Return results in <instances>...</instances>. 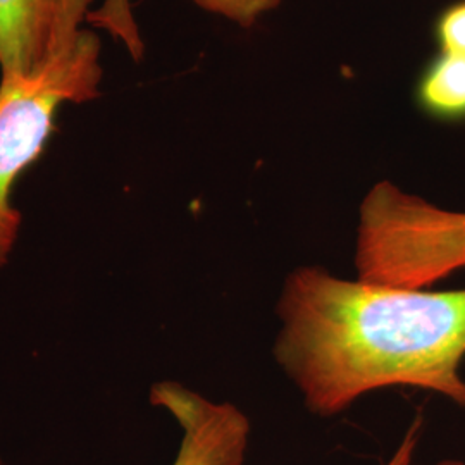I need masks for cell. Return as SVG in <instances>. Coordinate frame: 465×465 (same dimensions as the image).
<instances>
[{
	"mask_svg": "<svg viewBox=\"0 0 465 465\" xmlns=\"http://www.w3.org/2000/svg\"><path fill=\"white\" fill-rule=\"evenodd\" d=\"M417 100L432 117L465 119V54L438 52L419 80Z\"/></svg>",
	"mask_w": 465,
	"mask_h": 465,
	"instance_id": "6",
	"label": "cell"
},
{
	"mask_svg": "<svg viewBox=\"0 0 465 465\" xmlns=\"http://www.w3.org/2000/svg\"><path fill=\"white\" fill-rule=\"evenodd\" d=\"M278 316L274 359L316 416L395 386L465 409V288H405L300 266L282 284Z\"/></svg>",
	"mask_w": 465,
	"mask_h": 465,
	"instance_id": "1",
	"label": "cell"
},
{
	"mask_svg": "<svg viewBox=\"0 0 465 465\" xmlns=\"http://www.w3.org/2000/svg\"><path fill=\"white\" fill-rule=\"evenodd\" d=\"M97 0H0V80L26 76L69 49Z\"/></svg>",
	"mask_w": 465,
	"mask_h": 465,
	"instance_id": "4",
	"label": "cell"
},
{
	"mask_svg": "<svg viewBox=\"0 0 465 465\" xmlns=\"http://www.w3.org/2000/svg\"><path fill=\"white\" fill-rule=\"evenodd\" d=\"M200 9L226 17L242 28H252L259 19L278 9L282 0H190Z\"/></svg>",
	"mask_w": 465,
	"mask_h": 465,
	"instance_id": "8",
	"label": "cell"
},
{
	"mask_svg": "<svg viewBox=\"0 0 465 465\" xmlns=\"http://www.w3.org/2000/svg\"><path fill=\"white\" fill-rule=\"evenodd\" d=\"M102 80V42L92 28L32 74L0 80V271L23 223L13 202L17 180L44 153L59 113L99 99Z\"/></svg>",
	"mask_w": 465,
	"mask_h": 465,
	"instance_id": "2",
	"label": "cell"
},
{
	"mask_svg": "<svg viewBox=\"0 0 465 465\" xmlns=\"http://www.w3.org/2000/svg\"><path fill=\"white\" fill-rule=\"evenodd\" d=\"M420 465H465V462L464 460H460V459H441V460H438V462H434V464Z\"/></svg>",
	"mask_w": 465,
	"mask_h": 465,
	"instance_id": "11",
	"label": "cell"
},
{
	"mask_svg": "<svg viewBox=\"0 0 465 465\" xmlns=\"http://www.w3.org/2000/svg\"><path fill=\"white\" fill-rule=\"evenodd\" d=\"M0 465H2V460H0Z\"/></svg>",
	"mask_w": 465,
	"mask_h": 465,
	"instance_id": "12",
	"label": "cell"
},
{
	"mask_svg": "<svg viewBox=\"0 0 465 465\" xmlns=\"http://www.w3.org/2000/svg\"><path fill=\"white\" fill-rule=\"evenodd\" d=\"M92 30H104L119 42L134 63L145 55V44L134 17L132 0H102L88 17Z\"/></svg>",
	"mask_w": 465,
	"mask_h": 465,
	"instance_id": "7",
	"label": "cell"
},
{
	"mask_svg": "<svg viewBox=\"0 0 465 465\" xmlns=\"http://www.w3.org/2000/svg\"><path fill=\"white\" fill-rule=\"evenodd\" d=\"M150 403L164 409L182 430L173 465H243L250 445L249 417L230 401H213L182 382H157Z\"/></svg>",
	"mask_w": 465,
	"mask_h": 465,
	"instance_id": "5",
	"label": "cell"
},
{
	"mask_svg": "<svg viewBox=\"0 0 465 465\" xmlns=\"http://www.w3.org/2000/svg\"><path fill=\"white\" fill-rule=\"evenodd\" d=\"M422 431V416H417L411 428L405 431L399 447L390 457V460L384 465H412L414 464V455H416L417 447H419V438Z\"/></svg>",
	"mask_w": 465,
	"mask_h": 465,
	"instance_id": "10",
	"label": "cell"
},
{
	"mask_svg": "<svg viewBox=\"0 0 465 465\" xmlns=\"http://www.w3.org/2000/svg\"><path fill=\"white\" fill-rule=\"evenodd\" d=\"M357 278L430 288L465 269V211H450L384 180L361 203Z\"/></svg>",
	"mask_w": 465,
	"mask_h": 465,
	"instance_id": "3",
	"label": "cell"
},
{
	"mask_svg": "<svg viewBox=\"0 0 465 465\" xmlns=\"http://www.w3.org/2000/svg\"><path fill=\"white\" fill-rule=\"evenodd\" d=\"M440 52L465 54V0L450 5L436 23Z\"/></svg>",
	"mask_w": 465,
	"mask_h": 465,
	"instance_id": "9",
	"label": "cell"
}]
</instances>
